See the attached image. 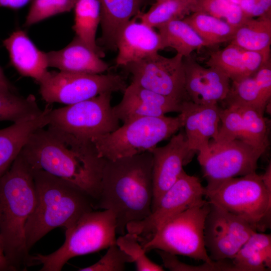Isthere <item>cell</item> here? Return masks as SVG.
I'll return each instance as SVG.
<instances>
[{
  "label": "cell",
  "instance_id": "7c38bea8",
  "mask_svg": "<svg viewBox=\"0 0 271 271\" xmlns=\"http://www.w3.org/2000/svg\"><path fill=\"white\" fill-rule=\"evenodd\" d=\"M205 188L200 179L184 170L162 195L156 207L146 218L128 223L127 232L135 234L141 244L167 221L204 201Z\"/></svg>",
  "mask_w": 271,
  "mask_h": 271
},
{
  "label": "cell",
  "instance_id": "6da1fadb",
  "mask_svg": "<svg viewBox=\"0 0 271 271\" xmlns=\"http://www.w3.org/2000/svg\"><path fill=\"white\" fill-rule=\"evenodd\" d=\"M47 126L31 135L21 154L32 169L71 183L89 195L95 204L106 160L99 156L91 140Z\"/></svg>",
  "mask_w": 271,
  "mask_h": 271
},
{
  "label": "cell",
  "instance_id": "ba28073f",
  "mask_svg": "<svg viewBox=\"0 0 271 271\" xmlns=\"http://www.w3.org/2000/svg\"><path fill=\"white\" fill-rule=\"evenodd\" d=\"M209 202L204 200L165 222L145 243L146 252L161 250L197 260L211 262L204 239Z\"/></svg>",
  "mask_w": 271,
  "mask_h": 271
},
{
  "label": "cell",
  "instance_id": "8992f818",
  "mask_svg": "<svg viewBox=\"0 0 271 271\" xmlns=\"http://www.w3.org/2000/svg\"><path fill=\"white\" fill-rule=\"evenodd\" d=\"M207 200L247 222L257 232L270 228L271 190L256 172L205 187Z\"/></svg>",
  "mask_w": 271,
  "mask_h": 271
},
{
  "label": "cell",
  "instance_id": "60d3db41",
  "mask_svg": "<svg viewBox=\"0 0 271 271\" xmlns=\"http://www.w3.org/2000/svg\"><path fill=\"white\" fill-rule=\"evenodd\" d=\"M0 85L7 86L10 88H15L10 81L6 76L2 68L0 66Z\"/></svg>",
  "mask_w": 271,
  "mask_h": 271
},
{
  "label": "cell",
  "instance_id": "44dd1931",
  "mask_svg": "<svg viewBox=\"0 0 271 271\" xmlns=\"http://www.w3.org/2000/svg\"><path fill=\"white\" fill-rule=\"evenodd\" d=\"M270 98L271 64L269 61L253 75L232 81L228 93L223 101L226 106H250L264 113Z\"/></svg>",
  "mask_w": 271,
  "mask_h": 271
},
{
  "label": "cell",
  "instance_id": "ab89813d",
  "mask_svg": "<svg viewBox=\"0 0 271 271\" xmlns=\"http://www.w3.org/2000/svg\"><path fill=\"white\" fill-rule=\"evenodd\" d=\"M262 181L265 186L271 190V164L267 166L263 174L261 175Z\"/></svg>",
  "mask_w": 271,
  "mask_h": 271
},
{
  "label": "cell",
  "instance_id": "74e56055",
  "mask_svg": "<svg viewBox=\"0 0 271 271\" xmlns=\"http://www.w3.org/2000/svg\"><path fill=\"white\" fill-rule=\"evenodd\" d=\"M33 0H0V7L12 9H20Z\"/></svg>",
  "mask_w": 271,
  "mask_h": 271
},
{
  "label": "cell",
  "instance_id": "3957f363",
  "mask_svg": "<svg viewBox=\"0 0 271 271\" xmlns=\"http://www.w3.org/2000/svg\"><path fill=\"white\" fill-rule=\"evenodd\" d=\"M36 201L33 169L20 153L0 178V236L12 271L30 266L25 227Z\"/></svg>",
  "mask_w": 271,
  "mask_h": 271
},
{
  "label": "cell",
  "instance_id": "2e32d148",
  "mask_svg": "<svg viewBox=\"0 0 271 271\" xmlns=\"http://www.w3.org/2000/svg\"><path fill=\"white\" fill-rule=\"evenodd\" d=\"M185 91L189 101L200 105H214L223 101L229 91L230 80L221 70L204 67L191 56L183 58Z\"/></svg>",
  "mask_w": 271,
  "mask_h": 271
},
{
  "label": "cell",
  "instance_id": "cb8c5ba5",
  "mask_svg": "<svg viewBox=\"0 0 271 271\" xmlns=\"http://www.w3.org/2000/svg\"><path fill=\"white\" fill-rule=\"evenodd\" d=\"M51 109L46 106L37 117L14 123L0 129V178L20 154L31 135L38 129L48 125Z\"/></svg>",
  "mask_w": 271,
  "mask_h": 271
},
{
  "label": "cell",
  "instance_id": "7a4b0ae2",
  "mask_svg": "<svg viewBox=\"0 0 271 271\" xmlns=\"http://www.w3.org/2000/svg\"><path fill=\"white\" fill-rule=\"evenodd\" d=\"M153 156L150 151L115 160H106L94 209L110 210L116 220V233L152 213Z\"/></svg>",
  "mask_w": 271,
  "mask_h": 271
},
{
  "label": "cell",
  "instance_id": "f546056e",
  "mask_svg": "<svg viewBox=\"0 0 271 271\" xmlns=\"http://www.w3.org/2000/svg\"><path fill=\"white\" fill-rule=\"evenodd\" d=\"M43 110L34 95L23 96L15 88L0 85V121L24 122L40 116Z\"/></svg>",
  "mask_w": 271,
  "mask_h": 271
},
{
  "label": "cell",
  "instance_id": "52a82bcc",
  "mask_svg": "<svg viewBox=\"0 0 271 271\" xmlns=\"http://www.w3.org/2000/svg\"><path fill=\"white\" fill-rule=\"evenodd\" d=\"M183 115L143 117L123 123L113 131L93 138L100 157L108 160L130 157L149 151L183 127Z\"/></svg>",
  "mask_w": 271,
  "mask_h": 271
},
{
  "label": "cell",
  "instance_id": "8fae6325",
  "mask_svg": "<svg viewBox=\"0 0 271 271\" xmlns=\"http://www.w3.org/2000/svg\"><path fill=\"white\" fill-rule=\"evenodd\" d=\"M265 151L239 139L222 142L212 139L197 159L207 185H211L256 172L258 161Z\"/></svg>",
  "mask_w": 271,
  "mask_h": 271
},
{
  "label": "cell",
  "instance_id": "f1b7e54d",
  "mask_svg": "<svg viewBox=\"0 0 271 271\" xmlns=\"http://www.w3.org/2000/svg\"><path fill=\"white\" fill-rule=\"evenodd\" d=\"M73 9L74 24L72 28L76 36L103 58L105 53L96 40V32L101 18L100 0H77Z\"/></svg>",
  "mask_w": 271,
  "mask_h": 271
},
{
  "label": "cell",
  "instance_id": "d6a6232c",
  "mask_svg": "<svg viewBox=\"0 0 271 271\" xmlns=\"http://www.w3.org/2000/svg\"><path fill=\"white\" fill-rule=\"evenodd\" d=\"M189 12L201 13L225 19L236 27L249 17L238 4L231 0H193Z\"/></svg>",
  "mask_w": 271,
  "mask_h": 271
},
{
  "label": "cell",
  "instance_id": "4dcf8cb0",
  "mask_svg": "<svg viewBox=\"0 0 271 271\" xmlns=\"http://www.w3.org/2000/svg\"><path fill=\"white\" fill-rule=\"evenodd\" d=\"M183 19L193 28L208 47L230 42L236 28L224 20L201 13H193Z\"/></svg>",
  "mask_w": 271,
  "mask_h": 271
},
{
  "label": "cell",
  "instance_id": "f35d334b",
  "mask_svg": "<svg viewBox=\"0 0 271 271\" xmlns=\"http://www.w3.org/2000/svg\"><path fill=\"white\" fill-rule=\"evenodd\" d=\"M0 271H12L5 256L0 236Z\"/></svg>",
  "mask_w": 271,
  "mask_h": 271
},
{
  "label": "cell",
  "instance_id": "ac0fdd59",
  "mask_svg": "<svg viewBox=\"0 0 271 271\" xmlns=\"http://www.w3.org/2000/svg\"><path fill=\"white\" fill-rule=\"evenodd\" d=\"M136 16L120 30L116 39L117 66L141 60L164 49L161 37L154 28L141 22Z\"/></svg>",
  "mask_w": 271,
  "mask_h": 271
},
{
  "label": "cell",
  "instance_id": "603a6c76",
  "mask_svg": "<svg viewBox=\"0 0 271 271\" xmlns=\"http://www.w3.org/2000/svg\"><path fill=\"white\" fill-rule=\"evenodd\" d=\"M269 60L262 54L229 43L224 48L211 52L206 64L223 71L231 81H236L253 75Z\"/></svg>",
  "mask_w": 271,
  "mask_h": 271
},
{
  "label": "cell",
  "instance_id": "83f0119b",
  "mask_svg": "<svg viewBox=\"0 0 271 271\" xmlns=\"http://www.w3.org/2000/svg\"><path fill=\"white\" fill-rule=\"evenodd\" d=\"M164 48L171 47L184 57L196 50L208 47L193 28L183 19L169 21L158 27Z\"/></svg>",
  "mask_w": 271,
  "mask_h": 271
},
{
  "label": "cell",
  "instance_id": "b9f144b4",
  "mask_svg": "<svg viewBox=\"0 0 271 271\" xmlns=\"http://www.w3.org/2000/svg\"><path fill=\"white\" fill-rule=\"evenodd\" d=\"M155 1H156V2H159L164 1H165V0H155Z\"/></svg>",
  "mask_w": 271,
  "mask_h": 271
},
{
  "label": "cell",
  "instance_id": "9a60e30c",
  "mask_svg": "<svg viewBox=\"0 0 271 271\" xmlns=\"http://www.w3.org/2000/svg\"><path fill=\"white\" fill-rule=\"evenodd\" d=\"M149 151L153 156L152 212L162 195L179 178L184 171L183 166L191 153L185 134L182 131L174 134L166 145L156 146Z\"/></svg>",
  "mask_w": 271,
  "mask_h": 271
},
{
  "label": "cell",
  "instance_id": "836d02e7",
  "mask_svg": "<svg viewBox=\"0 0 271 271\" xmlns=\"http://www.w3.org/2000/svg\"><path fill=\"white\" fill-rule=\"evenodd\" d=\"M234 106L239 110L243 122V141L258 148L266 150L269 143L268 129L264 113L246 106Z\"/></svg>",
  "mask_w": 271,
  "mask_h": 271
},
{
  "label": "cell",
  "instance_id": "277c9868",
  "mask_svg": "<svg viewBox=\"0 0 271 271\" xmlns=\"http://www.w3.org/2000/svg\"><path fill=\"white\" fill-rule=\"evenodd\" d=\"M32 169L36 201L25 227L29 252L53 229H67L83 214L95 210L94 200L75 185L43 170Z\"/></svg>",
  "mask_w": 271,
  "mask_h": 271
},
{
  "label": "cell",
  "instance_id": "e575fe53",
  "mask_svg": "<svg viewBox=\"0 0 271 271\" xmlns=\"http://www.w3.org/2000/svg\"><path fill=\"white\" fill-rule=\"evenodd\" d=\"M77 0H33L25 22L29 27L53 16L69 12Z\"/></svg>",
  "mask_w": 271,
  "mask_h": 271
},
{
  "label": "cell",
  "instance_id": "ffe728a7",
  "mask_svg": "<svg viewBox=\"0 0 271 271\" xmlns=\"http://www.w3.org/2000/svg\"><path fill=\"white\" fill-rule=\"evenodd\" d=\"M3 43L11 64L21 75L31 77L39 83L44 79L48 72L46 53L36 46L25 32H13Z\"/></svg>",
  "mask_w": 271,
  "mask_h": 271
},
{
  "label": "cell",
  "instance_id": "d590c367",
  "mask_svg": "<svg viewBox=\"0 0 271 271\" xmlns=\"http://www.w3.org/2000/svg\"><path fill=\"white\" fill-rule=\"evenodd\" d=\"M117 246L128 254L135 262L138 271H163L164 268L150 260L146 255V251L140 242L137 236L127 232L120 235L116 240Z\"/></svg>",
  "mask_w": 271,
  "mask_h": 271
},
{
  "label": "cell",
  "instance_id": "d4e9b609",
  "mask_svg": "<svg viewBox=\"0 0 271 271\" xmlns=\"http://www.w3.org/2000/svg\"><path fill=\"white\" fill-rule=\"evenodd\" d=\"M144 0H100L101 36L97 40L102 49L116 50V39L122 27L136 16Z\"/></svg>",
  "mask_w": 271,
  "mask_h": 271
},
{
  "label": "cell",
  "instance_id": "4316f807",
  "mask_svg": "<svg viewBox=\"0 0 271 271\" xmlns=\"http://www.w3.org/2000/svg\"><path fill=\"white\" fill-rule=\"evenodd\" d=\"M235 271H266L271 269V236L255 232L231 260Z\"/></svg>",
  "mask_w": 271,
  "mask_h": 271
},
{
  "label": "cell",
  "instance_id": "30bf717a",
  "mask_svg": "<svg viewBox=\"0 0 271 271\" xmlns=\"http://www.w3.org/2000/svg\"><path fill=\"white\" fill-rule=\"evenodd\" d=\"M39 84L40 94L46 102L66 105L105 92H123L127 86L123 78L119 75L62 71H48Z\"/></svg>",
  "mask_w": 271,
  "mask_h": 271
},
{
  "label": "cell",
  "instance_id": "9c48e42d",
  "mask_svg": "<svg viewBox=\"0 0 271 271\" xmlns=\"http://www.w3.org/2000/svg\"><path fill=\"white\" fill-rule=\"evenodd\" d=\"M112 92L101 93L66 106L51 109L47 126L91 140L117 129L119 120L111 105Z\"/></svg>",
  "mask_w": 271,
  "mask_h": 271
},
{
  "label": "cell",
  "instance_id": "d6986e66",
  "mask_svg": "<svg viewBox=\"0 0 271 271\" xmlns=\"http://www.w3.org/2000/svg\"><path fill=\"white\" fill-rule=\"evenodd\" d=\"M220 108L217 104L200 105L189 100L183 102L181 112L183 115V127L191 153L195 151H198V154L205 153L208 149L209 141L216 138Z\"/></svg>",
  "mask_w": 271,
  "mask_h": 271
},
{
  "label": "cell",
  "instance_id": "e0dca14e",
  "mask_svg": "<svg viewBox=\"0 0 271 271\" xmlns=\"http://www.w3.org/2000/svg\"><path fill=\"white\" fill-rule=\"evenodd\" d=\"M183 103L131 82L124 90L121 100L112 108L116 117L123 123L140 117L180 113Z\"/></svg>",
  "mask_w": 271,
  "mask_h": 271
},
{
  "label": "cell",
  "instance_id": "1f68e13d",
  "mask_svg": "<svg viewBox=\"0 0 271 271\" xmlns=\"http://www.w3.org/2000/svg\"><path fill=\"white\" fill-rule=\"evenodd\" d=\"M193 0H165L156 2L145 13L140 12L136 17L152 28L171 20L182 19L189 13V7Z\"/></svg>",
  "mask_w": 271,
  "mask_h": 271
},
{
  "label": "cell",
  "instance_id": "7402d4cb",
  "mask_svg": "<svg viewBox=\"0 0 271 271\" xmlns=\"http://www.w3.org/2000/svg\"><path fill=\"white\" fill-rule=\"evenodd\" d=\"M46 55L48 67L60 71L102 74L108 68V65L77 36L64 48Z\"/></svg>",
  "mask_w": 271,
  "mask_h": 271
},
{
  "label": "cell",
  "instance_id": "8d00e7d4",
  "mask_svg": "<svg viewBox=\"0 0 271 271\" xmlns=\"http://www.w3.org/2000/svg\"><path fill=\"white\" fill-rule=\"evenodd\" d=\"M106 253L96 263L89 266L79 268L80 271H122L127 263L133 262L131 258L117 245L107 248Z\"/></svg>",
  "mask_w": 271,
  "mask_h": 271
},
{
  "label": "cell",
  "instance_id": "484cf974",
  "mask_svg": "<svg viewBox=\"0 0 271 271\" xmlns=\"http://www.w3.org/2000/svg\"><path fill=\"white\" fill-rule=\"evenodd\" d=\"M248 51L269 58L271 44V13L255 19L246 18L236 28L230 41Z\"/></svg>",
  "mask_w": 271,
  "mask_h": 271
},
{
  "label": "cell",
  "instance_id": "5b68a950",
  "mask_svg": "<svg viewBox=\"0 0 271 271\" xmlns=\"http://www.w3.org/2000/svg\"><path fill=\"white\" fill-rule=\"evenodd\" d=\"M116 220L110 210H94L83 214L65 229V239L55 251L31 255L30 266L42 264L41 271H60L71 258L107 249L116 244Z\"/></svg>",
  "mask_w": 271,
  "mask_h": 271
},
{
  "label": "cell",
  "instance_id": "4fadbf2b",
  "mask_svg": "<svg viewBox=\"0 0 271 271\" xmlns=\"http://www.w3.org/2000/svg\"><path fill=\"white\" fill-rule=\"evenodd\" d=\"M132 76L131 82L181 102L188 101L185 88L183 57L168 58L158 53L122 67Z\"/></svg>",
  "mask_w": 271,
  "mask_h": 271
},
{
  "label": "cell",
  "instance_id": "5bb4252c",
  "mask_svg": "<svg viewBox=\"0 0 271 271\" xmlns=\"http://www.w3.org/2000/svg\"><path fill=\"white\" fill-rule=\"evenodd\" d=\"M205 220L204 239L213 261L232 260L256 231L245 220L209 202Z\"/></svg>",
  "mask_w": 271,
  "mask_h": 271
}]
</instances>
